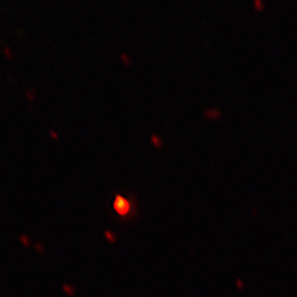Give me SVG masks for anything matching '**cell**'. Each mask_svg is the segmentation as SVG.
Instances as JSON below:
<instances>
[{"label": "cell", "instance_id": "obj_3", "mask_svg": "<svg viewBox=\"0 0 297 297\" xmlns=\"http://www.w3.org/2000/svg\"><path fill=\"white\" fill-rule=\"evenodd\" d=\"M63 292L67 295V296H74L75 294V288L71 284H64L63 285Z\"/></svg>", "mask_w": 297, "mask_h": 297}, {"label": "cell", "instance_id": "obj_5", "mask_svg": "<svg viewBox=\"0 0 297 297\" xmlns=\"http://www.w3.org/2000/svg\"><path fill=\"white\" fill-rule=\"evenodd\" d=\"M34 247H35V249H37V250L39 251L40 253H43V251H44V249H43V245H41L40 243H35Z\"/></svg>", "mask_w": 297, "mask_h": 297}, {"label": "cell", "instance_id": "obj_4", "mask_svg": "<svg viewBox=\"0 0 297 297\" xmlns=\"http://www.w3.org/2000/svg\"><path fill=\"white\" fill-rule=\"evenodd\" d=\"M20 242L22 243V245H24L25 248L30 247V238L25 235H20Z\"/></svg>", "mask_w": 297, "mask_h": 297}, {"label": "cell", "instance_id": "obj_2", "mask_svg": "<svg viewBox=\"0 0 297 297\" xmlns=\"http://www.w3.org/2000/svg\"><path fill=\"white\" fill-rule=\"evenodd\" d=\"M105 238H106V240L108 241L109 243H114L117 241V235L114 232H112V231L110 230H106L105 231Z\"/></svg>", "mask_w": 297, "mask_h": 297}, {"label": "cell", "instance_id": "obj_1", "mask_svg": "<svg viewBox=\"0 0 297 297\" xmlns=\"http://www.w3.org/2000/svg\"><path fill=\"white\" fill-rule=\"evenodd\" d=\"M114 210L118 213L119 216L124 217L127 216L130 210H131V204L127 199L124 196L117 195L114 200Z\"/></svg>", "mask_w": 297, "mask_h": 297}]
</instances>
